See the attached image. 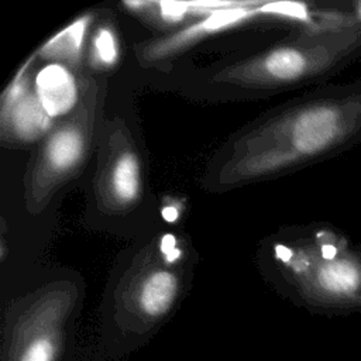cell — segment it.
<instances>
[{
	"instance_id": "8fae6325",
	"label": "cell",
	"mask_w": 361,
	"mask_h": 361,
	"mask_svg": "<svg viewBox=\"0 0 361 361\" xmlns=\"http://www.w3.org/2000/svg\"><path fill=\"white\" fill-rule=\"evenodd\" d=\"M90 24V14H85L76 18L72 24H69L58 34H55L51 39H48L37 51V56L48 62L62 63L73 71H79Z\"/></svg>"
},
{
	"instance_id": "3957f363",
	"label": "cell",
	"mask_w": 361,
	"mask_h": 361,
	"mask_svg": "<svg viewBox=\"0 0 361 361\" xmlns=\"http://www.w3.org/2000/svg\"><path fill=\"white\" fill-rule=\"evenodd\" d=\"M274 264L298 292L319 303L361 306V241L331 224L286 230Z\"/></svg>"
},
{
	"instance_id": "7c38bea8",
	"label": "cell",
	"mask_w": 361,
	"mask_h": 361,
	"mask_svg": "<svg viewBox=\"0 0 361 361\" xmlns=\"http://www.w3.org/2000/svg\"><path fill=\"white\" fill-rule=\"evenodd\" d=\"M120 58L117 37L110 25H99L89 39V63L94 69H111Z\"/></svg>"
},
{
	"instance_id": "52a82bcc",
	"label": "cell",
	"mask_w": 361,
	"mask_h": 361,
	"mask_svg": "<svg viewBox=\"0 0 361 361\" xmlns=\"http://www.w3.org/2000/svg\"><path fill=\"white\" fill-rule=\"evenodd\" d=\"M274 14L292 20L309 23L312 11L306 4L300 3H258V1H233L230 6L219 8L193 23L185 25L171 35H165L157 39H151L142 45L140 58L145 63H152L164 59H169L195 42L203 38L228 30L240 23L255 18L257 16Z\"/></svg>"
},
{
	"instance_id": "30bf717a",
	"label": "cell",
	"mask_w": 361,
	"mask_h": 361,
	"mask_svg": "<svg viewBox=\"0 0 361 361\" xmlns=\"http://www.w3.org/2000/svg\"><path fill=\"white\" fill-rule=\"evenodd\" d=\"M231 3L233 1H128L126 6L155 25L169 27L182 24L189 18H202Z\"/></svg>"
},
{
	"instance_id": "9c48e42d",
	"label": "cell",
	"mask_w": 361,
	"mask_h": 361,
	"mask_svg": "<svg viewBox=\"0 0 361 361\" xmlns=\"http://www.w3.org/2000/svg\"><path fill=\"white\" fill-rule=\"evenodd\" d=\"M82 78L66 65L49 62L35 73V92L45 111L55 120L71 114L82 97Z\"/></svg>"
},
{
	"instance_id": "8992f818",
	"label": "cell",
	"mask_w": 361,
	"mask_h": 361,
	"mask_svg": "<svg viewBox=\"0 0 361 361\" xmlns=\"http://www.w3.org/2000/svg\"><path fill=\"white\" fill-rule=\"evenodd\" d=\"M124 288L137 310L151 319L166 314L175 305L182 286L185 252L172 234L140 251L130 264Z\"/></svg>"
},
{
	"instance_id": "7a4b0ae2",
	"label": "cell",
	"mask_w": 361,
	"mask_h": 361,
	"mask_svg": "<svg viewBox=\"0 0 361 361\" xmlns=\"http://www.w3.org/2000/svg\"><path fill=\"white\" fill-rule=\"evenodd\" d=\"M361 59V21L305 27L295 37L214 73L213 82L248 90H286L323 82Z\"/></svg>"
},
{
	"instance_id": "6da1fadb",
	"label": "cell",
	"mask_w": 361,
	"mask_h": 361,
	"mask_svg": "<svg viewBox=\"0 0 361 361\" xmlns=\"http://www.w3.org/2000/svg\"><path fill=\"white\" fill-rule=\"evenodd\" d=\"M361 144V79L320 87L285 104L224 148L209 182L214 189L275 178Z\"/></svg>"
},
{
	"instance_id": "4fadbf2b",
	"label": "cell",
	"mask_w": 361,
	"mask_h": 361,
	"mask_svg": "<svg viewBox=\"0 0 361 361\" xmlns=\"http://www.w3.org/2000/svg\"><path fill=\"white\" fill-rule=\"evenodd\" d=\"M55 343L48 334L35 337L21 354L20 361H54Z\"/></svg>"
},
{
	"instance_id": "5bb4252c",
	"label": "cell",
	"mask_w": 361,
	"mask_h": 361,
	"mask_svg": "<svg viewBox=\"0 0 361 361\" xmlns=\"http://www.w3.org/2000/svg\"><path fill=\"white\" fill-rule=\"evenodd\" d=\"M357 20H358V18H357ZM360 21H361V20H360Z\"/></svg>"
},
{
	"instance_id": "277c9868",
	"label": "cell",
	"mask_w": 361,
	"mask_h": 361,
	"mask_svg": "<svg viewBox=\"0 0 361 361\" xmlns=\"http://www.w3.org/2000/svg\"><path fill=\"white\" fill-rule=\"evenodd\" d=\"M107 93V82L83 73L82 97L76 109L56 120L42 138L24 175V206L41 213L68 182L76 178L93 148Z\"/></svg>"
},
{
	"instance_id": "ba28073f",
	"label": "cell",
	"mask_w": 361,
	"mask_h": 361,
	"mask_svg": "<svg viewBox=\"0 0 361 361\" xmlns=\"http://www.w3.org/2000/svg\"><path fill=\"white\" fill-rule=\"evenodd\" d=\"M34 55L25 61L1 96L0 138L7 147H23L42 138L56 120L42 107L34 86Z\"/></svg>"
},
{
	"instance_id": "5b68a950",
	"label": "cell",
	"mask_w": 361,
	"mask_h": 361,
	"mask_svg": "<svg viewBox=\"0 0 361 361\" xmlns=\"http://www.w3.org/2000/svg\"><path fill=\"white\" fill-rule=\"evenodd\" d=\"M93 190L99 209L111 216L130 213L142 197L141 155L120 117L106 121L100 131Z\"/></svg>"
}]
</instances>
